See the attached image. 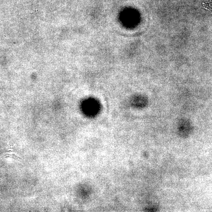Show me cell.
Masks as SVG:
<instances>
[{
  "label": "cell",
  "mask_w": 212,
  "mask_h": 212,
  "mask_svg": "<svg viewBox=\"0 0 212 212\" xmlns=\"http://www.w3.org/2000/svg\"><path fill=\"white\" fill-rule=\"evenodd\" d=\"M81 106L84 114L90 117L96 116L100 111V103L96 99L93 98L85 99Z\"/></svg>",
  "instance_id": "1"
},
{
  "label": "cell",
  "mask_w": 212,
  "mask_h": 212,
  "mask_svg": "<svg viewBox=\"0 0 212 212\" xmlns=\"http://www.w3.org/2000/svg\"><path fill=\"white\" fill-rule=\"evenodd\" d=\"M178 129L180 136L183 137H187L192 131L191 123L187 119H182L179 122Z\"/></svg>",
  "instance_id": "2"
},
{
  "label": "cell",
  "mask_w": 212,
  "mask_h": 212,
  "mask_svg": "<svg viewBox=\"0 0 212 212\" xmlns=\"http://www.w3.org/2000/svg\"><path fill=\"white\" fill-rule=\"evenodd\" d=\"M131 103L132 106L138 109H142L146 107L148 103V99L143 95H135L132 98Z\"/></svg>",
  "instance_id": "3"
}]
</instances>
